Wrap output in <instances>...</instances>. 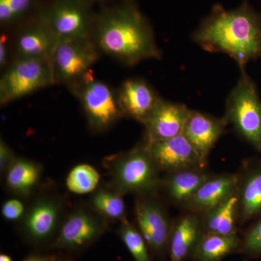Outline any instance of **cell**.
<instances>
[{"label":"cell","mask_w":261,"mask_h":261,"mask_svg":"<svg viewBox=\"0 0 261 261\" xmlns=\"http://www.w3.org/2000/svg\"><path fill=\"white\" fill-rule=\"evenodd\" d=\"M54 85L50 59L15 58L3 71L0 80V105L6 106Z\"/></svg>","instance_id":"52a82bcc"},{"label":"cell","mask_w":261,"mask_h":261,"mask_svg":"<svg viewBox=\"0 0 261 261\" xmlns=\"http://www.w3.org/2000/svg\"><path fill=\"white\" fill-rule=\"evenodd\" d=\"M238 182V176L233 174L209 178L189 201V204L195 210L207 213L232 195Z\"/></svg>","instance_id":"ac0fdd59"},{"label":"cell","mask_w":261,"mask_h":261,"mask_svg":"<svg viewBox=\"0 0 261 261\" xmlns=\"http://www.w3.org/2000/svg\"><path fill=\"white\" fill-rule=\"evenodd\" d=\"M208 178L207 173L195 168L180 170L171 172L163 182V187L171 200L188 202Z\"/></svg>","instance_id":"ffe728a7"},{"label":"cell","mask_w":261,"mask_h":261,"mask_svg":"<svg viewBox=\"0 0 261 261\" xmlns=\"http://www.w3.org/2000/svg\"><path fill=\"white\" fill-rule=\"evenodd\" d=\"M99 55L91 37L58 41L50 58L56 85L76 83L91 71Z\"/></svg>","instance_id":"9c48e42d"},{"label":"cell","mask_w":261,"mask_h":261,"mask_svg":"<svg viewBox=\"0 0 261 261\" xmlns=\"http://www.w3.org/2000/svg\"><path fill=\"white\" fill-rule=\"evenodd\" d=\"M0 261H13L11 257L6 254H1L0 255Z\"/></svg>","instance_id":"836d02e7"},{"label":"cell","mask_w":261,"mask_h":261,"mask_svg":"<svg viewBox=\"0 0 261 261\" xmlns=\"http://www.w3.org/2000/svg\"><path fill=\"white\" fill-rule=\"evenodd\" d=\"M123 196L111 187H98L92 192L89 205L108 222L116 221L121 223L127 219Z\"/></svg>","instance_id":"44dd1931"},{"label":"cell","mask_w":261,"mask_h":261,"mask_svg":"<svg viewBox=\"0 0 261 261\" xmlns=\"http://www.w3.org/2000/svg\"><path fill=\"white\" fill-rule=\"evenodd\" d=\"M43 173L39 163L25 158L17 157L5 173V187L15 197L30 198L37 192Z\"/></svg>","instance_id":"e0dca14e"},{"label":"cell","mask_w":261,"mask_h":261,"mask_svg":"<svg viewBox=\"0 0 261 261\" xmlns=\"http://www.w3.org/2000/svg\"><path fill=\"white\" fill-rule=\"evenodd\" d=\"M190 112L185 104L161 98L144 124L145 142H159L182 135Z\"/></svg>","instance_id":"5bb4252c"},{"label":"cell","mask_w":261,"mask_h":261,"mask_svg":"<svg viewBox=\"0 0 261 261\" xmlns=\"http://www.w3.org/2000/svg\"><path fill=\"white\" fill-rule=\"evenodd\" d=\"M238 245L236 233L222 235L207 233L200 238L194 255L198 261H219L233 251Z\"/></svg>","instance_id":"603a6c76"},{"label":"cell","mask_w":261,"mask_h":261,"mask_svg":"<svg viewBox=\"0 0 261 261\" xmlns=\"http://www.w3.org/2000/svg\"><path fill=\"white\" fill-rule=\"evenodd\" d=\"M228 122L205 113L190 110L183 135L191 142L202 159L206 160L211 149L224 133Z\"/></svg>","instance_id":"2e32d148"},{"label":"cell","mask_w":261,"mask_h":261,"mask_svg":"<svg viewBox=\"0 0 261 261\" xmlns=\"http://www.w3.org/2000/svg\"><path fill=\"white\" fill-rule=\"evenodd\" d=\"M24 261H51V257L42 256V255H34L29 257Z\"/></svg>","instance_id":"d6a6232c"},{"label":"cell","mask_w":261,"mask_h":261,"mask_svg":"<svg viewBox=\"0 0 261 261\" xmlns=\"http://www.w3.org/2000/svg\"><path fill=\"white\" fill-rule=\"evenodd\" d=\"M200 221L195 215L188 214L181 218L175 225L170 237L171 261H184L200 241Z\"/></svg>","instance_id":"d6986e66"},{"label":"cell","mask_w":261,"mask_h":261,"mask_svg":"<svg viewBox=\"0 0 261 261\" xmlns=\"http://www.w3.org/2000/svg\"><path fill=\"white\" fill-rule=\"evenodd\" d=\"M118 234L135 261H151L146 247V241L140 230L128 219L120 223Z\"/></svg>","instance_id":"4316f807"},{"label":"cell","mask_w":261,"mask_h":261,"mask_svg":"<svg viewBox=\"0 0 261 261\" xmlns=\"http://www.w3.org/2000/svg\"><path fill=\"white\" fill-rule=\"evenodd\" d=\"M38 18L58 40L90 38L95 13L77 0H42Z\"/></svg>","instance_id":"8992f818"},{"label":"cell","mask_w":261,"mask_h":261,"mask_svg":"<svg viewBox=\"0 0 261 261\" xmlns=\"http://www.w3.org/2000/svg\"><path fill=\"white\" fill-rule=\"evenodd\" d=\"M152 195H138L135 203L136 219L146 243L152 251L161 255L169 243L171 228L166 211Z\"/></svg>","instance_id":"7c38bea8"},{"label":"cell","mask_w":261,"mask_h":261,"mask_svg":"<svg viewBox=\"0 0 261 261\" xmlns=\"http://www.w3.org/2000/svg\"><path fill=\"white\" fill-rule=\"evenodd\" d=\"M42 0H0V25L15 28L34 14Z\"/></svg>","instance_id":"cb8c5ba5"},{"label":"cell","mask_w":261,"mask_h":261,"mask_svg":"<svg viewBox=\"0 0 261 261\" xmlns=\"http://www.w3.org/2000/svg\"><path fill=\"white\" fill-rule=\"evenodd\" d=\"M91 38L99 53L128 66L162 57L153 29L136 2L103 7L95 13Z\"/></svg>","instance_id":"6da1fadb"},{"label":"cell","mask_w":261,"mask_h":261,"mask_svg":"<svg viewBox=\"0 0 261 261\" xmlns=\"http://www.w3.org/2000/svg\"><path fill=\"white\" fill-rule=\"evenodd\" d=\"M100 174L91 165L82 163L74 166L66 177V187L72 193L86 195L92 193L98 188Z\"/></svg>","instance_id":"d4e9b609"},{"label":"cell","mask_w":261,"mask_h":261,"mask_svg":"<svg viewBox=\"0 0 261 261\" xmlns=\"http://www.w3.org/2000/svg\"><path fill=\"white\" fill-rule=\"evenodd\" d=\"M68 88L80 101L88 126L92 132H107L124 117L117 90L95 78L92 70Z\"/></svg>","instance_id":"277c9868"},{"label":"cell","mask_w":261,"mask_h":261,"mask_svg":"<svg viewBox=\"0 0 261 261\" xmlns=\"http://www.w3.org/2000/svg\"><path fill=\"white\" fill-rule=\"evenodd\" d=\"M192 39L204 50L227 55L244 69L261 59V15L246 1L231 10L215 5Z\"/></svg>","instance_id":"7a4b0ae2"},{"label":"cell","mask_w":261,"mask_h":261,"mask_svg":"<svg viewBox=\"0 0 261 261\" xmlns=\"http://www.w3.org/2000/svg\"><path fill=\"white\" fill-rule=\"evenodd\" d=\"M240 205L244 219H247L261 211V172L253 173L244 184Z\"/></svg>","instance_id":"484cf974"},{"label":"cell","mask_w":261,"mask_h":261,"mask_svg":"<svg viewBox=\"0 0 261 261\" xmlns=\"http://www.w3.org/2000/svg\"><path fill=\"white\" fill-rule=\"evenodd\" d=\"M82 4L92 8L95 4H111V3H119V2H136L137 0H77Z\"/></svg>","instance_id":"1f68e13d"},{"label":"cell","mask_w":261,"mask_h":261,"mask_svg":"<svg viewBox=\"0 0 261 261\" xmlns=\"http://www.w3.org/2000/svg\"><path fill=\"white\" fill-rule=\"evenodd\" d=\"M239 205L240 196L233 192L219 205L207 211L205 219L207 233L234 234L235 217Z\"/></svg>","instance_id":"7402d4cb"},{"label":"cell","mask_w":261,"mask_h":261,"mask_svg":"<svg viewBox=\"0 0 261 261\" xmlns=\"http://www.w3.org/2000/svg\"><path fill=\"white\" fill-rule=\"evenodd\" d=\"M14 151L3 139L0 140V173L5 176L10 166L16 159Z\"/></svg>","instance_id":"f546056e"},{"label":"cell","mask_w":261,"mask_h":261,"mask_svg":"<svg viewBox=\"0 0 261 261\" xmlns=\"http://www.w3.org/2000/svg\"><path fill=\"white\" fill-rule=\"evenodd\" d=\"M64 197L56 192H39L33 196L23 219L19 221L20 231L34 243H42L58 236L67 212Z\"/></svg>","instance_id":"ba28073f"},{"label":"cell","mask_w":261,"mask_h":261,"mask_svg":"<svg viewBox=\"0 0 261 261\" xmlns=\"http://www.w3.org/2000/svg\"><path fill=\"white\" fill-rule=\"evenodd\" d=\"M243 247L248 253L261 255V221L247 233Z\"/></svg>","instance_id":"f1b7e54d"},{"label":"cell","mask_w":261,"mask_h":261,"mask_svg":"<svg viewBox=\"0 0 261 261\" xmlns=\"http://www.w3.org/2000/svg\"><path fill=\"white\" fill-rule=\"evenodd\" d=\"M144 142L159 169L174 172L201 167L205 162L183 134L169 140Z\"/></svg>","instance_id":"4fadbf2b"},{"label":"cell","mask_w":261,"mask_h":261,"mask_svg":"<svg viewBox=\"0 0 261 261\" xmlns=\"http://www.w3.org/2000/svg\"><path fill=\"white\" fill-rule=\"evenodd\" d=\"M224 118L239 135L261 150V100L256 86L245 68L226 102Z\"/></svg>","instance_id":"5b68a950"},{"label":"cell","mask_w":261,"mask_h":261,"mask_svg":"<svg viewBox=\"0 0 261 261\" xmlns=\"http://www.w3.org/2000/svg\"><path fill=\"white\" fill-rule=\"evenodd\" d=\"M12 51V40H10L9 34L3 33L0 37V68L3 71L10 63V54Z\"/></svg>","instance_id":"4dcf8cb0"},{"label":"cell","mask_w":261,"mask_h":261,"mask_svg":"<svg viewBox=\"0 0 261 261\" xmlns=\"http://www.w3.org/2000/svg\"><path fill=\"white\" fill-rule=\"evenodd\" d=\"M12 39L15 58L50 59L58 39L35 13L17 25Z\"/></svg>","instance_id":"8fae6325"},{"label":"cell","mask_w":261,"mask_h":261,"mask_svg":"<svg viewBox=\"0 0 261 261\" xmlns=\"http://www.w3.org/2000/svg\"><path fill=\"white\" fill-rule=\"evenodd\" d=\"M27 205L22 201L21 198L14 197L5 201L2 207V215L5 220L11 222L20 221L23 219Z\"/></svg>","instance_id":"83f0119b"},{"label":"cell","mask_w":261,"mask_h":261,"mask_svg":"<svg viewBox=\"0 0 261 261\" xmlns=\"http://www.w3.org/2000/svg\"><path fill=\"white\" fill-rule=\"evenodd\" d=\"M108 221L89 205L75 207L68 213L53 243L56 248H82L93 243L107 230Z\"/></svg>","instance_id":"30bf717a"},{"label":"cell","mask_w":261,"mask_h":261,"mask_svg":"<svg viewBox=\"0 0 261 261\" xmlns=\"http://www.w3.org/2000/svg\"><path fill=\"white\" fill-rule=\"evenodd\" d=\"M123 116L145 124L161 97L143 79L125 80L117 90Z\"/></svg>","instance_id":"9a60e30c"},{"label":"cell","mask_w":261,"mask_h":261,"mask_svg":"<svg viewBox=\"0 0 261 261\" xmlns=\"http://www.w3.org/2000/svg\"><path fill=\"white\" fill-rule=\"evenodd\" d=\"M104 165L111 177L109 187L121 195H152L160 185L159 168L145 142L109 156Z\"/></svg>","instance_id":"3957f363"},{"label":"cell","mask_w":261,"mask_h":261,"mask_svg":"<svg viewBox=\"0 0 261 261\" xmlns=\"http://www.w3.org/2000/svg\"><path fill=\"white\" fill-rule=\"evenodd\" d=\"M51 261H68V260H63V259H57V258H54V257H51Z\"/></svg>","instance_id":"e575fe53"}]
</instances>
